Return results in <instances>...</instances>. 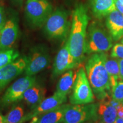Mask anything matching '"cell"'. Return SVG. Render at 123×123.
<instances>
[{
    "instance_id": "cell-34",
    "label": "cell",
    "mask_w": 123,
    "mask_h": 123,
    "mask_svg": "<svg viewBox=\"0 0 123 123\" xmlns=\"http://www.w3.org/2000/svg\"><path fill=\"white\" fill-rule=\"evenodd\" d=\"M122 104H123V102H122Z\"/></svg>"
},
{
    "instance_id": "cell-27",
    "label": "cell",
    "mask_w": 123,
    "mask_h": 123,
    "mask_svg": "<svg viewBox=\"0 0 123 123\" xmlns=\"http://www.w3.org/2000/svg\"><path fill=\"white\" fill-rule=\"evenodd\" d=\"M116 9L123 15V5L121 4L118 0H115Z\"/></svg>"
},
{
    "instance_id": "cell-8",
    "label": "cell",
    "mask_w": 123,
    "mask_h": 123,
    "mask_svg": "<svg viewBox=\"0 0 123 123\" xmlns=\"http://www.w3.org/2000/svg\"><path fill=\"white\" fill-rule=\"evenodd\" d=\"M50 61V54L45 47H34L26 57V66L25 69L26 75L34 76L37 74L48 67Z\"/></svg>"
},
{
    "instance_id": "cell-32",
    "label": "cell",
    "mask_w": 123,
    "mask_h": 123,
    "mask_svg": "<svg viewBox=\"0 0 123 123\" xmlns=\"http://www.w3.org/2000/svg\"><path fill=\"white\" fill-rule=\"evenodd\" d=\"M27 1H35V0H27Z\"/></svg>"
},
{
    "instance_id": "cell-30",
    "label": "cell",
    "mask_w": 123,
    "mask_h": 123,
    "mask_svg": "<svg viewBox=\"0 0 123 123\" xmlns=\"http://www.w3.org/2000/svg\"><path fill=\"white\" fill-rule=\"evenodd\" d=\"M118 1H119V2L121 3V4H123V0H118Z\"/></svg>"
},
{
    "instance_id": "cell-22",
    "label": "cell",
    "mask_w": 123,
    "mask_h": 123,
    "mask_svg": "<svg viewBox=\"0 0 123 123\" xmlns=\"http://www.w3.org/2000/svg\"><path fill=\"white\" fill-rule=\"evenodd\" d=\"M18 51L13 49L0 51V68L13 62L19 57Z\"/></svg>"
},
{
    "instance_id": "cell-26",
    "label": "cell",
    "mask_w": 123,
    "mask_h": 123,
    "mask_svg": "<svg viewBox=\"0 0 123 123\" xmlns=\"http://www.w3.org/2000/svg\"><path fill=\"white\" fill-rule=\"evenodd\" d=\"M118 61L120 69V80H123V59H120Z\"/></svg>"
},
{
    "instance_id": "cell-23",
    "label": "cell",
    "mask_w": 123,
    "mask_h": 123,
    "mask_svg": "<svg viewBox=\"0 0 123 123\" xmlns=\"http://www.w3.org/2000/svg\"><path fill=\"white\" fill-rule=\"evenodd\" d=\"M112 99L122 103L123 101V80L119 81L111 90Z\"/></svg>"
},
{
    "instance_id": "cell-16",
    "label": "cell",
    "mask_w": 123,
    "mask_h": 123,
    "mask_svg": "<svg viewBox=\"0 0 123 123\" xmlns=\"http://www.w3.org/2000/svg\"><path fill=\"white\" fill-rule=\"evenodd\" d=\"M108 97L100 100L99 103L97 123H115L116 121L117 117V110L109 103Z\"/></svg>"
},
{
    "instance_id": "cell-17",
    "label": "cell",
    "mask_w": 123,
    "mask_h": 123,
    "mask_svg": "<svg viewBox=\"0 0 123 123\" xmlns=\"http://www.w3.org/2000/svg\"><path fill=\"white\" fill-rule=\"evenodd\" d=\"M115 10L116 7L115 0H93L92 12L98 19L107 17Z\"/></svg>"
},
{
    "instance_id": "cell-9",
    "label": "cell",
    "mask_w": 123,
    "mask_h": 123,
    "mask_svg": "<svg viewBox=\"0 0 123 123\" xmlns=\"http://www.w3.org/2000/svg\"><path fill=\"white\" fill-rule=\"evenodd\" d=\"M35 83L36 78L34 76L26 75L17 80L5 91L1 98V104L6 106L21 100L25 92Z\"/></svg>"
},
{
    "instance_id": "cell-4",
    "label": "cell",
    "mask_w": 123,
    "mask_h": 123,
    "mask_svg": "<svg viewBox=\"0 0 123 123\" xmlns=\"http://www.w3.org/2000/svg\"><path fill=\"white\" fill-rule=\"evenodd\" d=\"M99 103L82 105L66 104L63 117L58 123H84L98 121Z\"/></svg>"
},
{
    "instance_id": "cell-19",
    "label": "cell",
    "mask_w": 123,
    "mask_h": 123,
    "mask_svg": "<svg viewBox=\"0 0 123 123\" xmlns=\"http://www.w3.org/2000/svg\"><path fill=\"white\" fill-rule=\"evenodd\" d=\"M104 62L105 68L110 77L111 90L115 87L120 79V69L117 59H109L108 54L104 53Z\"/></svg>"
},
{
    "instance_id": "cell-25",
    "label": "cell",
    "mask_w": 123,
    "mask_h": 123,
    "mask_svg": "<svg viewBox=\"0 0 123 123\" xmlns=\"http://www.w3.org/2000/svg\"><path fill=\"white\" fill-rule=\"evenodd\" d=\"M6 23L5 17L4 12L2 7H0V31L1 29L4 26Z\"/></svg>"
},
{
    "instance_id": "cell-11",
    "label": "cell",
    "mask_w": 123,
    "mask_h": 123,
    "mask_svg": "<svg viewBox=\"0 0 123 123\" xmlns=\"http://www.w3.org/2000/svg\"><path fill=\"white\" fill-rule=\"evenodd\" d=\"M26 66V57L25 56L0 68V93L7 84L25 71Z\"/></svg>"
},
{
    "instance_id": "cell-20",
    "label": "cell",
    "mask_w": 123,
    "mask_h": 123,
    "mask_svg": "<svg viewBox=\"0 0 123 123\" xmlns=\"http://www.w3.org/2000/svg\"><path fill=\"white\" fill-rule=\"evenodd\" d=\"M66 104L55 110L33 117L30 123H58L63 117Z\"/></svg>"
},
{
    "instance_id": "cell-13",
    "label": "cell",
    "mask_w": 123,
    "mask_h": 123,
    "mask_svg": "<svg viewBox=\"0 0 123 123\" xmlns=\"http://www.w3.org/2000/svg\"><path fill=\"white\" fill-rule=\"evenodd\" d=\"M18 27L14 20L6 21L0 31V51L11 49L18 37Z\"/></svg>"
},
{
    "instance_id": "cell-24",
    "label": "cell",
    "mask_w": 123,
    "mask_h": 123,
    "mask_svg": "<svg viewBox=\"0 0 123 123\" xmlns=\"http://www.w3.org/2000/svg\"><path fill=\"white\" fill-rule=\"evenodd\" d=\"M111 57L117 59H123V44H116L113 46L111 53Z\"/></svg>"
},
{
    "instance_id": "cell-7",
    "label": "cell",
    "mask_w": 123,
    "mask_h": 123,
    "mask_svg": "<svg viewBox=\"0 0 123 123\" xmlns=\"http://www.w3.org/2000/svg\"><path fill=\"white\" fill-rule=\"evenodd\" d=\"M53 11L52 5L46 0H35L26 2L25 13L27 19L35 27L45 24Z\"/></svg>"
},
{
    "instance_id": "cell-31",
    "label": "cell",
    "mask_w": 123,
    "mask_h": 123,
    "mask_svg": "<svg viewBox=\"0 0 123 123\" xmlns=\"http://www.w3.org/2000/svg\"><path fill=\"white\" fill-rule=\"evenodd\" d=\"M18 1H19V2H22V1H23V0H17Z\"/></svg>"
},
{
    "instance_id": "cell-5",
    "label": "cell",
    "mask_w": 123,
    "mask_h": 123,
    "mask_svg": "<svg viewBox=\"0 0 123 123\" xmlns=\"http://www.w3.org/2000/svg\"><path fill=\"white\" fill-rule=\"evenodd\" d=\"M94 101L95 96L85 69L81 67L76 71V79L70 96V103L73 105H82L91 103Z\"/></svg>"
},
{
    "instance_id": "cell-18",
    "label": "cell",
    "mask_w": 123,
    "mask_h": 123,
    "mask_svg": "<svg viewBox=\"0 0 123 123\" xmlns=\"http://www.w3.org/2000/svg\"><path fill=\"white\" fill-rule=\"evenodd\" d=\"M76 77V72L70 70L64 73L56 86V92L59 94L67 96L73 90Z\"/></svg>"
},
{
    "instance_id": "cell-2",
    "label": "cell",
    "mask_w": 123,
    "mask_h": 123,
    "mask_svg": "<svg viewBox=\"0 0 123 123\" xmlns=\"http://www.w3.org/2000/svg\"><path fill=\"white\" fill-rule=\"evenodd\" d=\"M104 53H94L86 63L87 76L93 94L99 100L110 96L111 92L110 77L104 62Z\"/></svg>"
},
{
    "instance_id": "cell-1",
    "label": "cell",
    "mask_w": 123,
    "mask_h": 123,
    "mask_svg": "<svg viewBox=\"0 0 123 123\" xmlns=\"http://www.w3.org/2000/svg\"><path fill=\"white\" fill-rule=\"evenodd\" d=\"M89 20L86 7L83 4L77 5L73 12L71 27L67 41L71 54L79 64L83 61L87 54V27Z\"/></svg>"
},
{
    "instance_id": "cell-14",
    "label": "cell",
    "mask_w": 123,
    "mask_h": 123,
    "mask_svg": "<svg viewBox=\"0 0 123 123\" xmlns=\"http://www.w3.org/2000/svg\"><path fill=\"white\" fill-rule=\"evenodd\" d=\"M106 27L113 41H117L123 37V15L115 10L107 16Z\"/></svg>"
},
{
    "instance_id": "cell-6",
    "label": "cell",
    "mask_w": 123,
    "mask_h": 123,
    "mask_svg": "<svg viewBox=\"0 0 123 123\" xmlns=\"http://www.w3.org/2000/svg\"><path fill=\"white\" fill-rule=\"evenodd\" d=\"M44 25V32L49 38L63 40L68 35L70 24L67 13L63 10L57 9L52 12Z\"/></svg>"
},
{
    "instance_id": "cell-21",
    "label": "cell",
    "mask_w": 123,
    "mask_h": 123,
    "mask_svg": "<svg viewBox=\"0 0 123 123\" xmlns=\"http://www.w3.org/2000/svg\"><path fill=\"white\" fill-rule=\"evenodd\" d=\"M5 123H22L26 121L24 108L21 106L13 108L6 116H4Z\"/></svg>"
},
{
    "instance_id": "cell-33",
    "label": "cell",
    "mask_w": 123,
    "mask_h": 123,
    "mask_svg": "<svg viewBox=\"0 0 123 123\" xmlns=\"http://www.w3.org/2000/svg\"><path fill=\"white\" fill-rule=\"evenodd\" d=\"M122 43H123V40H122Z\"/></svg>"
},
{
    "instance_id": "cell-10",
    "label": "cell",
    "mask_w": 123,
    "mask_h": 123,
    "mask_svg": "<svg viewBox=\"0 0 123 123\" xmlns=\"http://www.w3.org/2000/svg\"><path fill=\"white\" fill-rule=\"evenodd\" d=\"M70 53L68 41L59 51L55 58L53 68V76H59L67 71L71 70L79 65Z\"/></svg>"
},
{
    "instance_id": "cell-15",
    "label": "cell",
    "mask_w": 123,
    "mask_h": 123,
    "mask_svg": "<svg viewBox=\"0 0 123 123\" xmlns=\"http://www.w3.org/2000/svg\"><path fill=\"white\" fill-rule=\"evenodd\" d=\"M45 93V88L35 83L25 92L21 100H24L31 108L33 110L44 99Z\"/></svg>"
},
{
    "instance_id": "cell-29",
    "label": "cell",
    "mask_w": 123,
    "mask_h": 123,
    "mask_svg": "<svg viewBox=\"0 0 123 123\" xmlns=\"http://www.w3.org/2000/svg\"><path fill=\"white\" fill-rule=\"evenodd\" d=\"M0 123H5L4 116L0 113Z\"/></svg>"
},
{
    "instance_id": "cell-3",
    "label": "cell",
    "mask_w": 123,
    "mask_h": 123,
    "mask_svg": "<svg viewBox=\"0 0 123 123\" xmlns=\"http://www.w3.org/2000/svg\"><path fill=\"white\" fill-rule=\"evenodd\" d=\"M86 39V53H105L113 46V39L108 30L100 23L93 22L89 26Z\"/></svg>"
},
{
    "instance_id": "cell-12",
    "label": "cell",
    "mask_w": 123,
    "mask_h": 123,
    "mask_svg": "<svg viewBox=\"0 0 123 123\" xmlns=\"http://www.w3.org/2000/svg\"><path fill=\"white\" fill-rule=\"evenodd\" d=\"M67 101V96H64L55 92L53 95L43 99L32 111L26 115V120H29L46 112L53 111L63 105Z\"/></svg>"
},
{
    "instance_id": "cell-28",
    "label": "cell",
    "mask_w": 123,
    "mask_h": 123,
    "mask_svg": "<svg viewBox=\"0 0 123 123\" xmlns=\"http://www.w3.org/2000/svg\"><path fill=\"white\" fill-rule=\"evenodd\" d=\"M117 115L118 117L121 118L123 120V104L117 110Z\"/></svg>"
}]
</instances>
